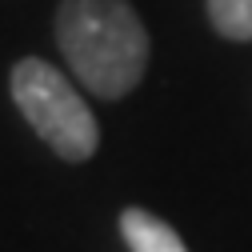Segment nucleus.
Listing matches in <instances>:
<instances>
[{"label":"nucleus","instance_id":"f257e3e1","mask_svg":"<svg viewBox=\"0 0 252 252\" xmlns=\"http://www.w3.org/2000/svg\"><path fill=\"white\" fill-rule=\"evenodd\" d=\"M56 40L76 80L104 100H120L148 68V32L128 0H60Z\"/></svg>","mask_w":252,"mask_h":252},{"label":"nucleus","instance_id":"f03ea898","mask_svg":"<svg viewBox=\"0 0 252 252\" xmlns=\"http://www.w3.org/2000/svg\"><path fill=\"white\" fill-rule=\"evenodd\" d=\"M12 100L56 156L88 160L96 152L100 144L96 116L72 88V80L60 76V68H52L48 60L28 56L12 68Z\"/></svg>","mask_w":252,"mask_h":252},{"label":"nucleus","instance_id":"7ed1b4c3","mask_svg":"<svg viewBox=\"0 0 252 252\" xmlns=\"http://www.w3.org/2000/svg\"><path fill=\"white\" fill-rule=\"evenodd\" d=\"M120 232H124L132 252H188L184 240L176 236V228L168 220L152 216L148 208H124L120 212Z\"/></svg>","mask_w":252,"mask_h":252},{"label":"nucleus","instance_id":"20e7f679","mask_svg":"<svg viewBox=\"0 0 252 252\" xmlns=\"http://www.w3.org/2000/svg\"><path fill=\"white\" fill-rule=\"evenodd\" d=\"M208 20L224 40H252V0H208Z\"/></svg>","mask_w":252,"mask_h":252}]
</instances>
